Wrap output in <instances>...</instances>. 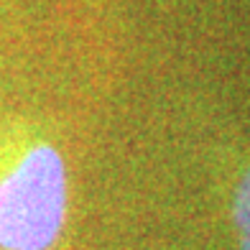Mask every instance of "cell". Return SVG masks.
Segmentation results:
<instances>
[{"instance_id": "7a4b0ae2", "label": "cell", "mask_w": 250, "mask_h": 250, "mask_svg": "<svg viewBox=\"0 0 250 250\" xmlns=\"http://www.w3.org/2000/svg\"><path fill=\"white\" fill-rule=\"evenodd\" d=\"M232 214H235L237 230H240V248L250 250V171L240 181V187H237Z\"/></svg>"}, {"instance_id": "6da1fadb", "label": "cell", "mask_w": 250, "mask_h": 250, "mask_svg": "<svg viewBox=\"0 0 250 250\" xmlns=\"http://www.w3.org/2000/svg\"><path fill=\"white\" fill-rule=\"evenodd\" d=\"M66 214V168L59 151L41 143L0 179V248L46 250Z\"/></svg>"}]
</instances>
